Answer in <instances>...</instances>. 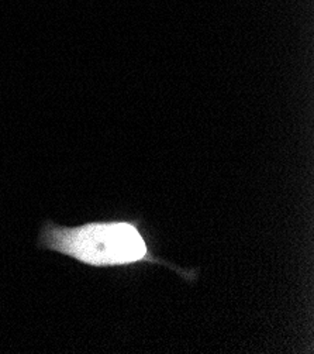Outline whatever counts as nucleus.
Listing matches in <instances>:
<instances>
[{
	"label": "nucleus",
	"mask_w": 314,
	"mask_h": 354,
	"mask_svg": "<svg viewBox=\"0 0 314 354\" xmlns=\"http://www.w3.org/2000/svg\"><path fill=\"white\" fill-rule=\"evenodd\" d=\"M39 247L95 268L155 264L172 268L188 282L197 279V270L182 268L154 256L138 219L100 221L78 226L46 221L39 234Z\"/></svg>",
	"instance_id": "obj_1"
}]
</instances>
